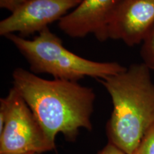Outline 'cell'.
I'll return each instance as SVG.
<instances>
[{
    "instance_id": "1",
    "label": "cell",
    "mask_w": 154,
    "mask_h": 154,
    "mask_svg": "<svg viewBox=\"0 0 154 154\" xmlns=\"http://www.w3.org/2000/svg\"><path fill=\"white\" fill-rule=\"evenodd\" d=\"M12 79L13 86L27 103L52 145L55 146L59 133L74 141L80 128L92 130L91 118L96 99L92 88L73 81L44 79L22 68L14 69Z\"/></svg>"
},
{
    "instance_id": "2",
    "label": "cell",
    "mask_w": 154,
    "mask_h": 154,
    "mask_svg": "<svg viewBox=\"0 0 154 154\" xmlns=\"http://www.w3.org/2000/svg\"><path fill=\"white\" fill-rule=\"evenodd\" d=\"M110 95L113 111L106 124L109 142L132 154L154 124V83L151 69L134 63L119 74L98 79Z\"/></svg>"
},
{
    "instance_id": "3",
    "label": "cell",
    "mask_w": 154,
    "mask_h": 154,
    "mask_svg": "<svg viewBox=\"0 0 154 154\" xmlns=\"http://www.w3.org/2000/svg\"><path fill=\"white\" fill-rule=\"evenodd\" d=\"M26 59L31 72L51 75L55 79L78 82L90 76L101 79L124 72L115 61H96L83 58L63 47L62 40L48 27L33 39L15 34L6 36Z\"/></svg>"
},
{
    "instance_id": "4",
    "label": "cell",
    "mask_w": 154,
    "mask_h": 154,
    "mask_svg": "<svg viewBox=\"0 0 154 154\" xmlns=\"http://www.w3.org/2000/svg\"><path fill=\"white\" fill-rule=\"evenodd\" d=\"M0 103V112L5 116L0 154H40L56 149L16 88L13 86Z\"/></svg>"
},
{
    "instance_id": "5",
    "label": "cell",
    "mask_w": 154,
    "mask_h": 154,
    "mask_svg": "<svg viewBox=\"0 0 154 154\" xmlns=\"http://www.w3.org/2000/svg\"><path fill=\"white\" fill-rule=\"evenodd\" d=\"M82 0H29L0 22V35L18 32L29 36L41 32L51 23L59 21Z\"/></svg>"
},
{
    "instance_id": "6",
    "label": "cell",
    "mask_w": 154,
    "mask_h": 154,
    "mask_svg": "<svg viewBox=\"0 0 154 154\" xmlns=\"http://www.w3.org/2000/svg\"><path fill=\"white\" fill-rule=\"evenodd\" d=\"M154 26V0H122L108 26V38L142 44Z\"/></svg>"
},
{
    "instance_id": "7",
    "label": "cell",
    "mask_w": 154,
    "mask_h": 154,
    "mask_svg": "<svg viewBox=\"0 0 154 154\" xmlns=\"http://www.w3.org/2000/svg\"><path fill=\"white\" fill-rule=\"evenodd\" d=\"M122 0H82L59 21V28L72 38L93 34L100 42L108 39L107 29L113 13Z\"/></svg>"
},
{
    "instance_id": "8",
    "label": "cell",
    "mask_w": 154,
    "mask_h": 154,
    "mask_svg": "<svg viewBox=\"0 0 154 154\" xmlns=\"http://www.w3.org/2000/svg\"><path fill=\"white\" fill-rule=\"evenodd\" d=\"M140 53L144 64L154 70V26L142 43Z\"/></svg>"
},
{
    "instance_id": "9",
    "label": "cell",
    "mask_w": 154,
    "mask_h": 154,
    "mask_svg": "<svg viewBox=\"0 0 154 154\" xmlns=\"http://www.w3.org/2000/svg\"><path fill=\"white\" fill-rule=\"evenodd\" d=\"M132 154H154V124L146 131Z\"/></svg>"
},
{
    "instance_id": "10",
    "label": "cell",
    "mask_w": 154,
    "mask_h": 154,
    "mask_svg": "<svg viewBox=\"0 0 154 154\" xmlns=\"http://www.w3.org/2000/svg\"><path fill=\"white\" fill-rule=\"evenodd\" d=\"M29 0H0V7L13 12Z\"/></svg>"
},
{
    "instance_id": "11",
    "label": "cell",
    "mask_w": 154,
    "mask_h": 154,
    "mask_svg": "<svg viewBox=\"0 0 154 154\" xmlns=\"http://www.w3.org/2000/svg\"><path fill=\"white\" fill-rule=\"evenodd\" d=\"M97 154H127L121 150L120 148L116 146L111 142H109L106 146L100 151Z\"/></svg>"
},
{
    "instance_id": "12",
    "label": "cell",
    "mask_w": 154,
    "mask_h": 154,
    "mask_svg": "<svg viewBox=\"0 0 154 154\" xmlns=\"http://www.w3.org/2000/svg\"><path fill=\"white\" fill-rule=\"evenodd\" d=\"M29 154H37V153H29Z\"/></svg>"
}]
</instances>
